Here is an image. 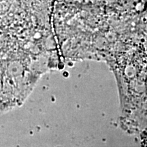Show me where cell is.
<instances>
[{
    "instance_id": "1",
    "label": "cell",
    "mask_w": 147,
    "mask_h": 147,
    "mask_svg": "<svg viewBox=\"0 0 147 147\" xmlns=\"http://www.w3.org/2000/svg\"><path fill=\"white\" fill-rule=\"evenodd\" d=\"M143 140H144L143 144H144V146H147V133H146V134H145V136L144 137Z\"/></svg>"
}]
</instances>
